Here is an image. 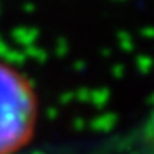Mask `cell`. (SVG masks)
I'll return each mask as SVG.
<instances>
[{"label": "cell", "mask_w": 154, "mask_h": 154, "mask_svg": "<svg viewBox=\"0 0 154 154\" xmlns=\"http://www.w3.org/2000/svg\"><path fill=\"white\" fill-rule=\"evenodd\" d=\"M36 100L31 86L18 72L0 65V154L22 147L34 127Z\"/></svg>", "instance_id": "6da1fadb"}]
</instances>
